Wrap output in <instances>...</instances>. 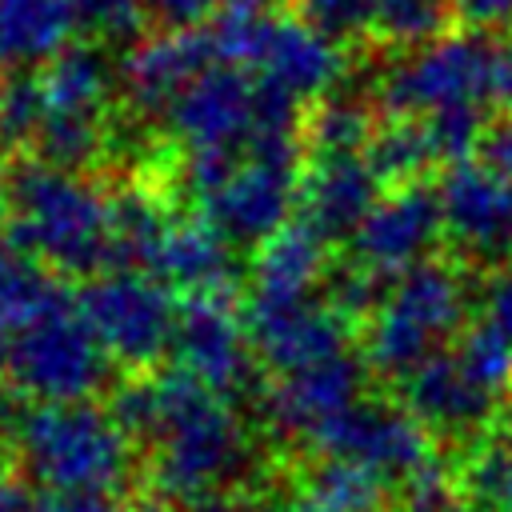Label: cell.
Masks as SVG:
<instances>
[{"instance_id": "6da1fadb", "label": "cell", "mask_w": 512, "mask_h": 512, "mask_svg": "<svg viewBox=\"0 0 512 512\" xmlns=\"http://www.w3.org/2000/svg\"><path fill=\"white\" fill-rule=\"evenodd\" d=\"M108 412L132 440L152 444V488L180 508L220 492L252 456L232 400L180 368L124 380Z\"/></svg>"}, {"instance_id": "7a4b0ae2", "label": "cell", "mask_w": 512, "mask_h": 512, "mask_svg": "<svg viewBox=\"0 0 512 512\" xmlns=\"http://www.w3.org/2000/svg\"><path fill=\"white\" fill-rule=\"evenodd\" d=\"M8 240L64 276H100L112 264V200L84 176L20 164L8 180Z\"/></svg>"}, {"instance_id": "3957f363", "label": "cell", "mask_w": 512, "mask_h": 512, "mask_svg": "<svg viewBox=\"0 0 512 512\" xmlns=\"http://www.w3.org/2000/svg\"><path fill=\"white\" fill-rule=\"evenodd\" d=\"M8 436L24 476L44 492L116 496L132 476V436L92 400L32 404Z\"/></svg>"}, {"instance_id": "277c9868", "label": "cell", "mask_w": 512, "mask_h": 512, "mask_svg": "<svg viewBox=\"0 0 512 512\" xmlns=\"http://www.w3.org/2000/svg\"><path fill=\"white\" fill-rule=\"evenodd\" d=\"M468 288L456 268L428 260L396 276L388 300L364 324L360 356L368 372L404 384L420 364L444 352L448 340L464 336Z\"/></svg>"}, {"instance_id": "5b68a950", "label": "cell", "mask_w": 512, "mask_h": 512, "mask_svg": "<svg viewBox=\"0 0 512 512\" xmlns=\"http://www.w3.org/2000/svg\"><path fill=\"white\" fill-rule=\"evenodd\" d=\"M504 44L484 32H444L420 48H408L380 80L376 100L392 120L432 116L452 108H492L496 68Z\"/></svg>"}, {"instance_id": "8992f818", "label": "cell", "mask_w": 512, "mask_h": 512, "mask_svg": "<svg viewBox=\"0 0 512 512\" xmlns=\"http://www.w3.org/2000/svg\"><path fill=\"white\" fill-rule=\"evenodd\" d=\"M300 144L304 132H264L248 144L240 168L208 192L200 220L232 248H260L296 220L300 200Z\"/></svg>"}, {"instance_id": "52a82bcc", "label": "cell", "mask_w": 512, "mask_h": 512, "mask_svg": "<svg viewBox=\"0 0 512 512\" xmlns=\"http://www.w3.org/2000/svg\"><path fill=\"white\" fill-rule=\"evenodd\" d=\"M112 376V356L88 328L76 296H60L48 312L28 320L8 356V384L36 404H80Z\"/></svg>"}, {"instance_id": "ba28073f", "label": "cell", "mask_w": 512, "mask_h": 512, "mask_svg": "<svg viewBox=\"0 0 512 512\" xmlns=\"http://www.w3.org/2000/svg\"><path fill=\"white\" fill-rule=\"evenodd\" d=\"M76 304L88 328L96 332L100 348L112 356V364H124L144 376L164 352H172L180 300L152 272L144 268L100 272L84 280Z\"/></svg>"}, {"instance_id": "9c48e42d", "label": "cell", "mask_w": 512, "mask_h": 512, "mask_svg": "<svg viewBox=\"0 0 512 512\" xmlns=\"http://www.w3.org/2000/svg\"><path fill=\"white\" fill-rule=\"evenodd\" d=\"M312 448L320 456L368 468L384 484H404L408 476L432 464V432L404 404H388L372 396H360L348 412H340L312 440Z\"/></svg>"}, {"instance_id": "30bf717a", "label": "cell", "mask_w": 512, "mask_h": 512, "mask_svg": "<svg viewBox=\"0 0 512 512\" xmlns=\"http://www.w3.org/2000/svg\"><path fill=\"white\" fill-rule=\"evenodd\" d=\"M172 368L196 376L220 396H240L252 380V336L244 312L224 292L180 296L172 332Z\"/></svg>"}, {"instance_id": "8fae6325", "label": "cell", "mask_w": 512, "mask_h": 512, "mask_svg": "<svg viewBox=\"0 0 512 512\" xmlns=\"http://www.w3.org/2000/svg\"><path fill=\"white\" fill-rule=\"evenodd\" d=\"M440 236H444L440 192L416 180L380 196V204L368 212V220L356 228L348 244H352V264L396 280L416 264H428Z\"/></svg>"}, {"instance_id": "7c38bea8", "label": "cell", "mask_w": 512, "mask_h": 512, "mask_svg": "<svg viewBox=\"0 0 512 512\" xmlns=\"http://www.w3.org/2000/svg\"><path fill=\"white\" fill-rule=\"evenodd\" d=\"M436 192L444 208V236H452L464 256L496 268L512 264V180L496 176L480 160H460L440 176Z\"/></svg>"}, {"instance_id": "4fadbf2b", "label": "cell", "mask_w": 512, "mask_h": 512, "mask_svg": "<svg viewBox=\"0 0 512 512\" xmlns=\"http://www.w3.org/2000/svg\"><path fill=\"white\" fill-rule=\"evenodd\" d=\"M244 324L252 336V352L268 376H292L344 352H356L352 324L324 300H304L272 312H244Z\"/></svg>"}, {"instance_id": "5bb4252c", "label": "cell", "mask_w": 512, "mask_h": 512, "mask_svg": "<svg viewBox=\"0 0 512 512\" xmlns=\"http://www.w3.org/2000/svg\"><path fill=\"white\" fill-rule=\"evenodd\" d=\"M364 376L368 364L360 352H344L292 376H272L264 392V416L280 436L312 444L340 412H348L360 400Z\"/></svg>"}, {"instance_id": "9a60e30c", "label": "cell", "mask_w": 512, "mask_h": 512, "mask_svg": "<svg viewBox=\"0 0 512 512\" xmlns=\"http://www.w3.org/2000/svg\"><path fill=\"white\" fill-rule=\"evenodd\" d=\"M380 204V176L364 152L348 156H312L300 176L296 220L312 228L324 244L352 240L368 212Z\"/></svg>"}, {"instance_id": "2e32d148", "label": "cell", "mask_w": 512, "mask_h": 512, "mask_svg": "<svg viewBox=\"0 0 512 512\" xmlns=\"http://www.w3.org/2000/svg\"><path fill=\"white\" fill-rule=\"evenodd\" d=\"M212 64L216 56L204 28H164L124 52L116 80L136 112H168V104Z\"/></svg>"}, {"instance_id": "e0dca14e", "label": "cell", "mask_w": 512, "mask_h": 512, "mask_svg": "<svg viewBox=\"0 0 512 512\" xmlns=\"http://www.w3.org/2000/svg\"><path fill=\"white\" fill-rule=\"evenodd\" d=\"M496 400L488 388H480L464 364L456 360L452 348L436 352L428 364H420L404 384H400V404L436 436H456V440H468L476 436L492 412H496Z\"/></svg>"}, {"instance_id": "ac0fdd59", "label": "cell", "mask_w": 512, "mask_h": 512, "mask_svg": "<svg viewBox=\"0 0 512 512\" xmlns=\"http://www.w3.org/2000/svg\"><path fill=\"white\" fill-rule=\"evenodd\" d=\"M144 272H152L160 284L184 296H204V292L236 296V284H240L236 248L224 244L200 216L168 220Z\"/></svg>"}, {"instance_id": "d6986e66", "label": "cell", "mask_w": 512, "mask_h": 512, "mask_svg": "<svg viewBox=\"0 0 512 512\" xmlns=\"http://www.w3.org/2000/svg\"><path fill=\"white\" fill-rule=\"evenodd\" d=\"M324 268H328V244L300 220L284 224L268 244L256 248L244 312H272L312 300V288L324 280Z\"/></svg>"}, {"instance_id": "ffe728a7", "label": "cell", "mask_w": 512, "mask_h": 512, "mask_svg": "<svg viewBox=\"0 0 512 512\" xmlns=\"http://www.w3.org/2000/svg\"><path fill=\"white\" fill-rule=\"evenodd\" d=\"M80 16L72 0H0V72H28L56 60Z\"/></svg>"}, {"instance_id": "44dd1931", "label": "cell", "mask_w": 512, "mask_h": 512, "mask_svg": "<svg viewBox=\"0 0 512 512\" xmlns=\"http://www.w3.org/2000/svg\"><path fill=\"white\" fill-rule=\"evenodd\" d=\"M116 72L92 44H68L56 60L44 64L40 88L48 116H80V120H104L112 100Z\"/></svg>"}, {"instance_id": "7402d4cb", "label": "cell", "mask_w": 512, "mask_h": 512, "mask_svg": "<svg viewBox=\"0 0 512 512\" xmlns=\"http://www.w3.org/2000/svg\"><path fill=\"white\" fill-rule=\"evenodd\" d=\"M296 500L308 512H384L388 508V484L368 468L320 456L316 464L304 468Z\"/></svg>"}, {"instance_id": "603a6c76", "label": "cell", "mask_w": 512, "mask_h": 512, "mask_svg": "<svg viewBox=\"0 0 512 512\" xmlns=\"http://www.w3.org/2000/svg\"><path fill=\"white\" fill-rule=\"evenodd\" d=\"M60 296L64 288L52 276V268H44L36 256L16 248L12 240H0V320L4 324L20 332L28 320L48 312Z\"/></svg>"}, {"instance_id": "cb8c5ba5", "label": "cell", "mask_w": 512, "mask_h": 512, "mask_svg": "<svg viewBox=\"0 0 512 512\" xmlns=\"http://www.w3.org/2000/svg\"><path fill=\"white\" fill-rule=\"evenodd\" d=\"M372 172L380 176V184H416V176L428 168V164H440L436 152H432V140L424 132L420 120L404 116V120H392L388 128H376L372 144L364 148Z\"/></svg>"}, {"instance_id": "d4e9b609", "label": "cell", "mask_w": 512, "mask_h": 512, "mask_svg": "<svg viewBox=\"0 0 512 512\" xmlns=\"http://www.w3.org/2000/svg\"><path fill=\"white\" fill-rule=\"evenodd\" d=\"M376 128L372 116L360 100L348 96H328L316 116L304 124V144L312 148V156H348V152H364L372 144Z\"/></svg>"}, {"instance_id": "484cf974", "label": "cell", "mask_w": 512, "mask_h": 512, "mask_svg": "<svg viewBox=\"0 0 512 512\" xmlns=\"http://www.w3.org/2000/svg\"><path fill=\"white\" fill-rule=\"evenodd\" d=\"M48 104L40 76L8 72L0 80V148H32L44 128Z\"/></svg>"}, {"instance_id": "4316f807", "label": "cell", "mask_w": 512, "mask_h": 512, "mask_svg": "<svg viewBox=\"0 0 512 512\" xmlns=\"http://www.w3.org/2000/svg\"><path fill=\"white\" fill-rule=\"evenodd\" d=\"M448 0H376V36L400 48H420L444 36Z\"/></svg>"}, {"instance_id": "83f0119b", "label": "cell", "mask_w": 512, "mask_h": 512, "mask_svg": "<svg viewBox=\"0 0 512 512\" xmlns=\"http://www.w3.org/2000/svg\"><path fill=\"white\" fill-rule=\"evenodd\" d=\"M452 352L464 364V372L480 388H488L492 396H500V392L512 388V344L496 328H488L484 320H476L472 328H464V336L456 340Z\"/></svg>"}, {"instance_id": "f1b7e54d", "label": "cell", "mask_w": 512, "mask_h": 512, "mask_svg": "<svg viewBox=\"0 0 512 512\" xmlns=\"http://www.w3.org/2000/svg\"><path fill=\"white\" fill-rule=\"evenodd\" d=\"M300 20L328 32L332 40H352L376 28V0H296Z\"/></svg>"}, {"instance_id": "f546056e", "label": "cell", "mask_w": 512, "mask_h": 512, "mask_svg": "<svg viewBox=\"0 0 512 512\" xmlns=\"http://www.w3.org/2000/svg\"><path fill=\"white\" fill-rule=\"evenodd\" d=\"M72 4H76L80 24L92 28L96 36H104V40L136 36L140 20L148 16L144 12V0H72Z\"/></svg>"}, {"instance_id": "4dcf8cb0", "label": "cell", "mask_w": 512, "mask_h": 512, "mask_svg": "<svg viewBox=\"0 0 512 512\" xmlns=\"http://www.w3.org/2000/svg\"><path fill=\"white\" fill-rule=\"evenodd\" d=\"M232 0H144V12L164 28H204L212 24Z\"/></svg>"}, {"instance_id": "1f68e13d", "label": "cell", "mask_w": 512, "mask_h": 512, "mask_svg": "<svg viewBox=\"0 0 512 512\" xmlns=\"http://www.w3.org/2000/svg\"><path fill=\"white\" fill-rule=\"evenodd\" d=\"M480 320L512 344V264L488 272L484 292H480Z\"/></svg>"}, {"instance_id": "d6a6232c", "label": "cell", "mask_w": 512, "mask_h": 512, "mask_svg": "<svg viewBox=\"0 0 512 512\" xmlns=\"http://www.w3.org/2000/svg\"><path fill=\"white\" fill-rule=\"evenodd\" d=\"M480 164L492 168L496 176L512 180V112H504L480 140Z\"/></svg>"}, {"instance_id": "836d02e7", "label": "cell", "mask_w": 512, "mask_h": 512, "mask_svg": "<svg viewBox=\"0 0 512 512\" xmlns=\"http://www.w3.org/2000/svg\"><path fill=\"white\" fill-rule=\"evenodd\" d=\"M36 512H124V504L96 492H40Z\"/></svg>"}, {"instance_id": "e575fe53", "label": "cell", "mask_w": 512, "mask_h": 512, "mask_svg": "<svg viewBox=\"0 0 512 512\" xmlns=\"http://www.w3.org/2000/svg\"><path fill=\"white\" fill-rule=\"evenodd\" d=\"M448 8L476 28H496L512 20V0H448Z\"/></svg>"}, {"instance_id": "d590c367", "label": "cell", "mask_w": 512, "mask_h": 512, "mask_svg": "<svg viewBox=\"0 0 512 512\" xmlns=\"http://www.w3.org/2000/svg\"><path fill=\"white\" fill-rule=\"evenodd\" d=\"M40 492L24 480H4L0 484V512H36Z\"/></svg>"}, {"instance_id": "8d00e7d4", "label": "cell", "mask_w": 512, "mask_h": 512, "mask_svg": "<svg viewBox=\"0 0 512 512\" xmlns=\"http://www.w3.org/2000/svg\"><path fill=\"white\" fill-rule=\"evenodd\" d=\"M180 512H248L236 496H224V492H212V496H200L192 504H184Z\"/></svg>"}, {"instance_id": "74e56055", "label": "cell", "mask_w": 512, "mask_h": 512, "mask_svg": "<svg viewBox=\"0 0 512 512\" xmlns=\"http://www.w3.org/2000/svg\"><path fill=\"white\" fill-rule=\"evenodd\" d=\"M248 512H308L296 496H268V500H260V504H252Z\"/></svg>"}, {"instance_id": "f35d334b", "label": "cell", "mask_w": 512, "mask_h": 512, "mask_svg": "<svg viewBox=\"0 0 512 512\" xmlns=\"http://www.w3.org/2000/svg\"><path fill=\"white\" fill-rule=\"evenodd\" d=\"M16 416H20V408H16V392L0 384V428H4V432H12Z\"/></svg>"}, {"instance_id": "ab89813d", "label": "cell", "mask_w": 512, "mask_h": 512, "mask_svg": "<svg viewBox=\"0 0 512 512\" xmlns=\"http://www.w3.org/2000/svg\"><path fill=\"white\" fill-rule=\"evenodd\" d=\"M12 340H16V328L0 320V372H8V356H12Z\"/></svg>"}, {"instance_id": "60d3db41", "label": "cell", "mask_w": 512, "mask_h": 512, "mask_svg": "<svg viewBox=\"0 0 512 512\" xmlns=\"http://www.w3.org/2000/svg\"><path fill=\"white\" fill-rule=\"evenodd\" d=\"M8 216V180H4V168H0V224Z\"/></svg>"}, {"instance_id": "b9f144b4", "label": "cell", "mask_w": 512, "mask_h": 512, "mask_svg": "<svg viewBox=\"0 0 512 512\" xmlns=\"http://www.w3.org/2000/svg\"><path fill=\"white\" fill-rule=\"evenodd\" d=\"M4 472H8V452H4V448H0V484H4V480H8V476H4Z\"/></svg>"}]
</instances>
